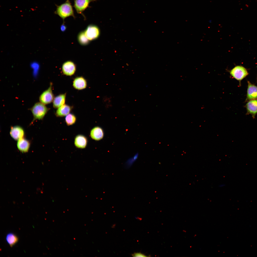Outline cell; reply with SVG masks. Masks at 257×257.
Wrapping results in <instances>:
<instances>
[{
  "label": "cell",
  "instance_id": "cell-1",
  "mask_svg": "<svg viewBox=\"0 0 257 257\" xmlns=\"http://www.w3.org/2000/svg\"><path fill=\"white\" fill-rule=\"evenodd\" d=\"M55 5L56 9L54 13L62 18L63 22L66 18L69 16H72L74 18H76L72 6L69 0H67L65 2L60 5Z\"/></svg>",
  "mask_w": 257,
  "mask_h": 257
},
{
  "label": "cell",
  "instance_id": "cell-2",
  "mask_svg": "<svg viewBox=\"0 0 257 257\" xmlns=\"http://www.w3.org/2000/svg\"><path fill=\"white\" fill-rule=\"evenodd\" d=\"M49 109L45 105L40 102L35 103L30 109L33 116L32 123L36 120L43 119Z\"/></svg>",
  "mask_w": 257,
  "mask_h": 257
},
{
  "label": "cell",
  "instance_id": "cell-3",
  "mask_svg": "<svg viewBox=\"0 0 257 257\" xmlns=\"http://www.w3.org/2000/svg\"><path fill=\"white\" fill-rule=\"evenodd\" d=\"M52 83H51L49 88L40 94L39 97L40 102L45 105L53 102L54 97L52 92Z\"/></svg>",
  "mask_w": 257,
  "mask_h": 257
},
{
  "label": "cell",
  "instance_id": "cell-4",
  "mask_svg": "<svg viewBox=\"0 0 257 257\" xmlns=\"http://www.w3.org/2000/svg\"><path fill=\"white\" fill-rule=\"evenodd\" d=\"M231 75L237 80L240 81L248 74L246 69L241 66H235L230 71Z\"/></svg>",
  "mask_w": 257,
  "mask_h": 257
},
{
  "label": "cell",
  "instance_id": "cell-5",
  "mask_svg": "<svg viewBox=\"0 0 257 257\" xmlns=\"http://www.w3.org/2000/svg\"><path fill=\"white\" fill-rule=\"evenodd\" d=\"M96 0H74V7L78 14H81L84 20L86 17L83 14V12L87 8L89 7V4L91 2Z\"/></svg>",
  "mask_w": 257,
  "mask_h": 257
},
{
  "label": "cell",
  "instance_id": "cell-6",
  "mask_svg": "<svg viewBox=\"0 0 257 257\" xmlns=\"http://www.w3.org/2000/svg\"><path fill=\"white\" fill-rule=\"evenodd\" d=\"M85 35L90 41L97 39L99 36L100 31L96 25L90 24L84 30Z\"/></svg>",
  "mask_w": 257,
  "mask_h": 257
},
{
  "label": "cell",
  "instance_id": "cell-7",
  "mask_svg": "<svg viewBox=\"0 0 257 257\" xmlns=\"http://www.w3.org/2000/svg\"><path fill=\"white\" fill-rule=\"evenodd\" d=\"M76 70L75 64L71 61H67L64 63L62 66V71L63 74L67 76L73 75Z\"/></svg>",
  "mask_w": 257,
  "mask_h": 257
},
{
  "label": "cell",
  "instance_id": "cell-8",
  "mask_svg": "<svg viewBox=\"0 0 257 257\" xmlns=\"http://www.w3.org/2000/svg\"><path fill=\"white\" fill-rule=\"evenodd\" d=\"M10 134L13 139L18 140L23 138L25 132L23 129L21 127L16 126L11 127Z\"/></svg>",
  "mask_w": 257,
  "mask_h": 257
},
{
  "label": "cell",
  "instance_id": "cell-9",
  "mask_svg": "<svg viewBox=\"0 0 257 257\" xmlns=\"http://www.w3.org/2000/svg\"><path fill=\"white\" fill-rule=\"evenodd\" d=\"M88 143L87 138L82 134H78L75 138L74 143L75 146L79 148L84 149L86 147Z\"/></svg>",
  "mask_w": 257,
  "mask_h": 257
},
{
  "label": "cell",
  "instance_id": "cell-10",
  "mask_svg": "<svg viewBox=\"0 0 257 257\" xmlns=\"http://www.w3.org/2000/svg\"><path fill=\"white\" fill-rule=\"evenodd\" d=\"M73 86L74 88L76 89H83L87 87V81L86 79L82 76L77 77L75 78L74 80Z\"/></svg>",
  "mask_w": 257,
  "mask_h": 257
},
{
  "label": "cell",
  "instance_id": "cell-11",
  "mask_svg": "<svg viewBox=\"0 0 257 257\" xmlns=\"http://www.w3.org/2000/svg\"><path fill=\"white\" fill-rule=\"evenodd\" d=\"M247 114H251L253 118L257 113V99L250 100L246 105Z\"/></svg>",
  "mask_w": 257,
  "mask_h": 257
},
{
  "label": "cell",
  "instance_id": "cell-12",
  "mask_svg": "<svg viewBox=\"0 0 257 257\" xmlns=\"http://www.w3.org/2000/svg\"><path fill=\"white\" fill-rule=\"evenodd\" d=\"M72 107V106L64 104L57 109L55 113V115L58 117L66 116L70 113Z\"/></svg>",
  "mask_w": 257,
  "mask_h": 257
},
{
  "label": "cell",
  "instance_id": "cell-13",
  "mask_svg": "<svg viewBox=\"0 0 257 257\" xmlns=\"http://www.w3.org/2000/svg\"><path fill=\"white\" fill-rule=\"evenodd\" d=\"M30 145V142L24 138L18 140L17 143V148L22 153L28 152Z\"/></svg>",
  "mask_w": 257,
  "mask_h": 257
},
{
  "label": "cell",
  "instance_id": "cell-14",
  "mask_svg": "<svg viewBox=\"0 0 257 257\" xmlns=\"http://www.w3.org/2000/svg\"><path fill=\"white\" fill-rule=\"evenodd\" d=\"M90 135L92 139L98 141L103 138L104 132L101 128L99 127L96 126L91 129Z\"/></svg>",
  "mask_w": 257,
  "mask_h": 257
},
{
  "label": "cell",
  "instance_id": "cell-15",
  "mask_svg": "<svg viewBox=\"0 0 257 257\" xmlns=\"http://www.w3.org/2000/svg\"><path fill=\"white\" fill-rule=\"evenodd\" d=\"M247 99L251 100L257 98V87L248 81Z\"/></svg>",
  "mask_w": 257,
  "mask_h": 257
},
{
  "label": "cell",
  "instance_id": "cell-16",
  "mask_svg": "<svg viewBox=\"0 0 257 257\" xmlns=\"http://www.w3.org/2000/svg\"><path fill=\"white\" fill-rule=\"evenodd\" d=\"M66 93L59 94L55 97L53 101V105L54 108L58 109L65 104Z\"/></svg>",
  "mask_w": 257,
  "mask_h": 257
},
{
  "label": "cell",
  "instance_id": "cell-17",
  "mask_svg": "<svg viewBox=\"0 0 257 257\" xmlns=\"http://www.w3.org/2000/svg\"><path fill=\"white\" fill-rule=\"evenodd\" d=\"M77 39L79 44L85 46L88 45L89 42V40L86 37L84 31H81L78 34Z\"/></svg>",
  "mask_w": 257,
  "mask_h": 257
},
{
  "label": "cell",
  "instance_id": "cell-18",
  "mask_svg": "<svg viewBox=\"0 0 257 257\" xmlns=\"http://www.w3.org/2000/svg\"><path fill=\"white\" fill-rule=\"evenodd\" d=\"M6 240L10 246L12 247L17 243L18 238L17 236L12 233H9L7 235Z\"/></svg>",
  "mask_w": 257,
  "mask_h": 257
},
{
  "label": "cell",
  "instance_id": "cell-19",
  "mask_svg": "<svg viewBox=\"0 0 257 257\" xmlns=\"http://www.w3.org/2000/svg\"><path fill=\"white\" fill-rule=\"evenodd\" d=\"M77 119L76 116L74 114L69 113L65 116V122L68 126L72 125L76 123Z\"/></svg>",
  "mask_w": 257,
  "mask_h": 257
},
{
  "label": "cell",
  "instance_id": "cell-20",
  "mask_svg": "<svg viewBox=\"0 0 257 257\" xmlns=\"http://www.w3.org/2000/svg\"><path fill=\"white\" fill-rule=\"evenodd\" d=\"M103 101L106 108H109L112 106L111 99L110 97L105 96L103 98Z\"/></svg>",
  "mask_w": 257,
  "mask_h": 257
},
{
  "label": "cell",
  "instance_id": "cell-21",
  "mask_svg": "<svg viewBox=\"0 0 257 257\" xmlns=\"http://www.w3.org/2000/svg\"><path fill=\"white\" fill-rule=\"evenodd\" d=\"M133 257H146L147 256L140 252L135 253L132 255Z\"/></svg>",
  "mask_w": 257,
  "mask_h": 257
},
{
  "label": "cell",
  "instance_id": "cell-22",
  "mask_svg": "<svg viewBox=\"0 0 257 257\" xmlns=\"http://www.w3.org/2000/svg\"><path fill=\"white\" fill-rule=\"evenodd\" d=\"M67 29V27L64 24V22H63L62 24L61 25L60 27V29L61 31L62 32H64Z\"/></svg>",
  "mask_w": 257,
  "mask_h": 257
},
{
  "label": "cell",
  "instance_id": "cell-23",
  "mask_svg": "<svg viewBox=\"0 0 257 257\" xmlns=\"http://www.w3.org/2000/svg\"><path fill=\"white\" fill-rule=\"evenodd\" d=\"M224 186V184H221V185H219V187H223Z\"/></svg>",
  "mask_w": 257,
  "mask_h": 257
}]
</instances>
